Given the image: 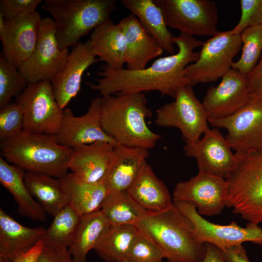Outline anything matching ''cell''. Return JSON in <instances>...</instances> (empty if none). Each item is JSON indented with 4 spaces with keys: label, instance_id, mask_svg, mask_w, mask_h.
<instances>
[{
    "label": "cell",
    "instance_id": "cell-1",
    "mask_svg": "<svg viewBox=\"0 0 262 262\" xmlns=\"http://www.w3.org/2000/svg\"><path fill=\"white\" fill-rule=\"evenodd\" d=\"M173 43L178 47L176 53L159 58L143 69H114L104 64L97 73L100 78L96 83L88 85L102 96L158 91L174 98L180 87L191 85L185 69L198 59L199 52L194 50L204 42L180 33L174 36Z\"/></svg>",
    "mask_w": 262,
    "mask_h": 262
},
{
    "label": "cell",
    "instance_id": "cell-2",
    "mask_svg": "<svg viewBox=\"0 0 262 262\" xmlns=\"http://www.w3.org/2000/svg\"><path fill=\"white\" fill-rule=\"evenodd\" d=\"M101 124L104 131L118 145L153 148L162 136L153 131L146 120L151 116L144 93L102 96Z\"/></svg>",
    "mask_w": 262,
    "mask_h": 262
},
{
    "label": "cell",
    "instance_id": "cell-3",
    "mask_svg": "<svg viewBox=\"0 0 262 262\" xmlns=\"http://www.w3.org/2000/svg\"><path fill=\"white\" fill-rule=\"evenodd\" d=\"M135 226L162 249L168 262H201L204 258L206 244L196 240L192 223L173 204L147 212Z\"/></svg>",
    "mask_w": 262,
    "mask_h": 262
},
{
    "label": "cell",
    "instance_id": "cell-4",
    "mask_svg": "<svg viewBox=\"0 0 262 262\" xmlns=\"http://www.w3.org/2000/svg\"><path fill=\"white\" fill-rule=\"evenodd\" d=\"M0 149L5 160L26 172L60 179L67 173L73 148L60 145L55 135L23 130L0 141Z\"/></svg>",
    "mask_w": 262,
    "mask_h": 262
},
{
    "label": "cell",
    "instance_id": "cell-5",
    "mask_svg": "<svg viewBox=\"0 0 262 262\" xmlns=\"http://www.w3.org/2000/svg\"><path fill=\"white\" fill-rule=\"evenodd\" d=\"M116 2V0H46L41 7L52 17L59 46L68 49L110 20Z\"/></svg>",
    "mask_w": 262,
    "mask_h": 262
},
{
    "label": "cell",
    "instance_id": "cell-6",
    "mask_svg": "<svg viewBox=\"0 0 262 262\" xmlns=\"http://www.w3.org/2000/svg\"><path fill=\"white\" fill-rule=\"evenodd\" d=\"M237 161L225 179L226 206L248 222L262 223V152L236 153Z\"/></svg>",
    "mask_w": 262,
    "mask_h": 262
},
{
    "label": "cell",
    "instance_id": "cell-7",
    "mask_svg": "<svg viewBox=\"0 0 262 262\" xmlns=\"http://www.w3.org/2000/svg\"><path fill=\"white\" fill-rule=\"evenodd\" d=\"M242 47L240 35L233 34L230 30L219 32L207 40L198 59L185 69L191 85L221 78L232 68L233 60Z\"/></svg>",
    "mask_w": 262,
    "mask_h": 262
},
{
    "label": "cell",
    "instance_id": "cell-8",
    "mask_svg": "<svg viewBox=\"0 0 262 262\" xmlns=\"http://www.w3.org/2000/svg\"><path fill=\"white\" fill-rule=\"evenodd\" d=\"M174 99L157 110L156 125L178 129L185 142L197 141L209 128V117L202 102L190 85L180 87Z\"/></svg>",
    "mask_w": 262,
    "mask_h": 262
},
{
    "label": "cell",
    "instance_id": "cell-9",
    "mask_svg": "<svg viewBox=\"0 0 262 262\" xmlns=\"http://www.w3.org/2000/svg\"><path fill=\"white\" fill-rule=\"evenodd\" d=\"M162 9L167 27L180 33L213 37L217 30V5L212 0H155Z\"/></svg>",
    "mask_w": 262,
    "mask_h": 262
},
{
    "label": "cell",
    "instance_id": "cell-10",
    "mask_svg": "<svg viewBox=\"0 0 262 262\" xmlns=\"http://www.w3.org/2000/svg\"><path fill=\"white\" fill-rule=\"evenodd\" d=\"M15 101L23 112L24 131L40 134L57 133L64 110L54 97L50 82L28 83Z\"/></svg>",
    "mask_w": 262,
    "mask_h": 262
},
{
    "label": "cell",
    "instance_id": "cell-11",
    "mask_svg": "<svg viewBox=\"0 0 262 262\" xmlns=\"http://www.w3.org/2000/svg\"><path fill=\"white\" fill-rule=\"evenodd\" d=\"M173 204L192 223L195 236L201 243L213 244L222 250L246 242L262 246V228L258 224L248 222L245 228L234 221L227 225L216 224L199 214L193 203L178 201Z\"/></svg>",
    "mask_w": 262,
    "mask_h": 262
},
{
    "label": "cell",
    "instance_id": "cell-12",
    "mask_svg": "<svg viewBox=\"0 0 262 262\" xmlns=\"http://www.w3.org/2000/svg\"><path fill=\"white\" fill-rule=\"evenodd\" d=\"M69 54L68 49L61 48L57 42L53 20L42 18L35 49L18 69L28 83L51 82L64 67Z\"/></svg>",
    "mask_w": 262,
    "mask_h": 262
},
{
    "label": "cell",
    "instance_id": "cell-13",
    "mask_svg": "<svg viewBox=\"0 0 262 262\" xmlns=\"http://www.w3.org/2000/svg\"><path fill=\"white\" fill-rule=\"evenodd\" d=\"M209 123L227 130L225 138L236 153L262 152V98L250 102L229 117L209 119Z\"/></svg>",
    "mask_w": 262,
    "mask_h": 262
},
{
    "label": "cell",
    "instance_id": "cell-14",
    "mask_svg": "<svg viewBox=\"0 0 262 262\" xmlns=\"http://www.w3.org/2000/svg\"><path fill=\"white\" fill-rule=\"evenodd\" d=\"M227 185L225 179L198 172L189 180L180 181L173 193V202L193 203L201 215L220 214L226 207Z\"/></svg>",
    "mask_w": 262,
    "mask_h": 262
},
{
    "label": "cell",
    "instance_id": "cell-15",
    "mask_svg": "<svg viewBox=\"0 0 262 262\" xmlns=\"http://www.w3.org/2000/svg\"><path fill=\"white\" fill-rule=\"evenodd\" d=\"M196 141L185 142L186 156L196 161L198 172L226 179L234 167L237 157L227 140L217 128L208 129Z\"/></svg>",
    "mask_w": 262,
    "mask_h": 262
},
{
    "label": "cell",
    "instance_id": "cell-16",
    "mask_svg": "<svg viewBox=\"0 0 262 262\" xmlns=\"http://www.w3.org/2000/svg\"><path fill=\"white\" fill-rule=\"evenodd\" d=\"M101 106V98L98 97L91 100L87 111L82 116H74L70 109L66 108L61 127L55 135L58 143L72 148L97 142L118 145L102 128Z\"/></svg>",
    "mask_w": 262,
    "mask_h": 262
},
{
    "label": "cell",
    "instance_id": "cell-17",
    "mask_svg": "<svg viewBox=\"0 0 262 262\" xmlns=\"http://www.w3.org/2000/svg\"><path fill=\"white\" fill-rule=\"evenodd\" d=\"M221 79L218 85L207 89L203 99L209 119L229 117L250 101L247 75L231 68Z\"/></svg>",
    "mask_w": 262,
    "mask_h": 262
},
{
    "label": "cell",
    "instance_id": "cell-18",
    "mask_svg": "<svg viewBox=\"0 0 262 262\" xmlns=\"http://www.w3.org/2000/svg\"><path fill=\"white\" fill-rule=\"evenodd\" d=\"M41 18L39 13L6 20L0 33L1 54L17 69L31 55L36 46Z\"/></svg>",
    "mask_w": 262,
    "mask_h": 262
},
{
    "label": "cell",
    "instance_id": "cell-19",
    "mask_svg": "<svg viewBox=\"0 0 262 262\" xmlns=\"http://www.w3.org/2000/svg\"><path fill=\"white\" fill-rule=\"evenodd\" d=\"M98 60L89 40L73 47L64 67L50 82L54 97L62 109L79 92L85 71Z\"/></svg>",
    "mask_w": 262,
    "mask_h": 262
},
{
    "label": "cell",
    "instance_id": "cell-20",
    "mask_svg": "<svg viewBox=\"0 0 262 262\" xmlns=\"http://www.w3.org/2000/svg\"><path fill=\"white\" fill-rule=\"evenodd\" d=\"M115 147L106 142L76 147L73 148L68 169L86 182H104Z\"/></svg>",
    "mask_w": 262,
    "mask_h": 262
},
{
    "label": "cell",
    "instance_id": "cell-21",
    "mask_svg": "<svg viewBox=\"0 0 262 262\" xmlns=\"http://www.w3.org/2000/svg\"><path fill=\"white\" fill-rule=\"evenodd\" d=\"M118 24L126 41V69H143L149 61L163 54L164 50L158 42L135 16L129 15L122 18Z\"/></svg>",
    "mask_w": 262,
    "mask_h": 262
},
{
    "label": "cell",
    "instance_id": "cell-22",
    "mask_svg": "<svg viewBox=\"0 0 262 262\" xmlns=\"http://www.w3.org/2000/svg\"><path fill=\"white\" fill-rule=\"evenodd\" d=\"M149 150L117 145L104 179L109 192L128 191L149 156Z\"/></svg>",
    "mask_w": 262,
    "mask_h": 262
},
{
    "label": "cell",
    "instance_id": "cell-23",
    "mask_svg": "<svg viewBox=\"0 0 262 262\" xmlns=\"http://www.w3.org/2000/svg\"><path fill=\"white\" fill-rule=\"evenodd\" d=\"M46 229L25 227L0 208V262H12L33 248L42 239Z\"/></svg>",
    "mask_w": 262,
    "mask_h": 262
},
{
    "label": "cell",
    "instance_id": "cell-24",
    "mask_svg": "<svg viewBox=\"0 0 262 262\" xmlns=\"http://www.w3.org/2000/svg\"><path fill=\"white\" fill-rule=\"evenodd\" d=\"M90 42L99 61L114 69L123 68L126 64L127 44L123 31L111 20L98 26L91 33Z\"/></svg>",
    "mask_w": 262,
    "mask_h": 262
},
{
    "label": "cell",
    "instance_id": "cell-25",
    "mask_svg": "<svg viewBox=\"0 0 262 262\" xmlns=\"http://www.w3.org/2000/svg\"><path fill=\"white\" fill-rule=\"evenodd\" d=\"M70 206L81 216L100 210L109 193L104 182L88 183L72 172L59 179Z\"/></svg>",
    "mask_w": 262,
    "mask_h": 262
},
{
    "label": "cell",
    "instance_id": "cell-26",
    "mask_svg": "<svg viewBox=\"0 0 262 262\" xmlns=\"http://www.w3.org/2000/svg\"><path fill=\"white\" fill-rule=\"evenodd\" d=\"M127 192L131 198L147 212L161 211L173 204L167 188L147 162Z\"/></svg>",
    "mask_w": 262,
    "mask_h": 262
},
{
    "label": "cell",
    "instance_id": "cell-27",
    "mask_svg": "<svg viewBox=\"0 0 262 262\" xmlns=\"http://www.w3.org/2000/svg\"><path fill=\"white\" fill-rule=\"evenodd\" d=\"M25 172L0 157V182L14 196L18 213L36 221L45 222L46 213L29 191L24 182Z\"/></svg>",
    "mask_w": 262,
    "mask_h": 262
},
{
    "label": "cell",
    "instance_id": "cell-28",
    "mask_svg": "<svg viewBox=\"0 0 262 262\" xmlns=\"http://www.w3.org/2000/svg\"><path fill=\"white\" fill-rule=\"evenodd\" d=\"M120 2L138 19L164 50L170 55L175 53L174 36L168 30L163 11L155 0H121Z\"/></svg>",
    "mask_w": 262,
    "mask_h": 262
},
{
    "label": "cell",
    "instance_id": "cell-29",
    "mask_svg": "<svg viewBox=\"0 0 262 262\" xmlns=\"http://www.w3.org/2000/svg\"><path fill=\"white\" fill-rule=\"evenodd\" d=\"M24 182L31 195L46 213L53 217L68 204L59 179L26 172Z\"/></svg>",
    "mask_w": 262,
    "mask_h": 262
},
{
    "label": "cell",
    "instance_id": "cell-30",
    "mask_svg": "<svg viewBox=\"0 0 262 262\" xmlns=\"http://www.w3.org/2000/svg\"><path fill=\"white\" fill-rule=\"evenodd\" d=\"M110 226L100 211L82 216L74 240L68 248L73 262H87L88 253Z\"/></svg>",
    "mask_w": 262,
    "mask_h": 262
},
{
    "label": "cell",
    "instance_id": "cell-31",
    "mask_svg": "<svg viewBox=\"0 0 262 262\" xmlns=\"http://www.w3.org/2000/svg\"><path fill=\"white\" fill-rule=\"evenodd\" d=\"M139 232L134 225H111L94 249L106 262H119L125 259Z\"/></svg>",
    "mask_w": 262,
    "mask_h": 262
},
{
    "label": "cell",
    "instance_id": "cell-32",
    "mask_svg": "<svg viewBox=\"0 0 262 262\" xmlns=\"http://www.w3.org/2000/svg\"><path fill=\"white\" fill-rule=\"evenodd\" d=\"M111 225H135L147 212L139 206L127 191L109 192L100 209Z\"/></svg>",
    "mask_w": 262,
    "mask_h": 262
},
{
    "label": "cell",
    "instance_id": "cell-33",
    "mask_svg": "<svg viewBox=\"0 0 262 262\" xmlns=\"http://www.w3.org/2000/svg\"><path fill=\"white\" fill-rule=\"evenodd\" d=\"M82 216L68 204L53 216L46 229L42 242L44 246L68 248L76 236Z\"/></svg>",
    "mask_w": 262,
    "mask_h": 262
},
{
    "label": "cell",
    "instance_id": "cell-34",
    "mask_svg": "<svg viewBox=\"0 0 262 262\" xmlns=\"http://www.w3.org/2000/svg\"><path fill=\"white\" fill-rule=\"evenodd\" d=\"M242 41V54L232 68L244 75L254 69L262 55V25L249 27L240 34Z\"/></svg>",
    "mask_w": 262,
    "mask_h": 262
},
{
    "label": "cell",
    "instance_id": "cell-35",
    "mask_svg": "<svg viewBox=\"0 0 262 262\" xmlns=\"http://www.w3.org/2000/svg\"><path fill=\"white\" fill-rule=\"evenodd\" d=\"M28 83L18 69L1 54L0 56V109L12 102Z\"/></svg>",
    "mask_w": 262,
    "mask_h": 262
},
{
    "label": "cell",
    "instance_id": "cell-36",
    "mask_svg": "<svg viewBox=\"0 0 262 262\" xmlns=\"http://www.w3.org/2000/svg\"><path fill=\"white\" fill-rule=\"evenodd\" d=\"M164 258L162 249L140 231L125 260L128 262H162Z\"/></svg>",
    "mask_w": 262,
    "mask_h": 262
},
{
    "label": "cell",
    "instance_id": "cell-37",
    "mask_svg": "<svg viewBox=\"0 0 262 262\" xmlns=\"http://www.w3.org/2000/svg\"><path fill=\"white\" fill-rule=\"evenodd\" d=\"M24 114L20 106L12 102L0 109V140L13 137L23 130Z\"/></svg>",
    "mask_w": 262,
    "mask_h": 262
},
{
    "label": "cell",
    "instance_id": "cell-38",
    "mask_svg": "<svg viewBox=\"0 0 262 262\" xmlns=\"http://www.w3.org/2000/svg\"><path fill=\"white\" fill-rule=\"evenodd\" d=\"M241 15L237 24L230 30L240 35L246 28L262 25V0H240Z\"/></svg>",
    "mask_w": 262,
    "mask_h": 262
},
{
    "label": "cell",
    "instance_id": "cell-39",
    "mask_svg": "<svg viewBox=\"0 0 262 262\" xmlns=\"http://www.w3.org/2000/svg\"><path fill=\"white\" fill-rule=\"evenodd\" d=\"M42 0H0V13L11 20L35 13Z\"/></svg>",
    "mask_w": 262,
    "mask_h": 262
},
{
    "label": "cell",
    "instance_id": "cell-40",
    "mask_svg": "<svg viewBox=\"0 0 262 262\" xmlns=\"http://www.w3.org/2000/svg\"><path fill=\"white\" fill-rule=\"evenodd\" d=\"M36 262H73L68 248L43 246Z\"/></svg>",
    "mask_w": 262,
    "mask_h": 262
},
{
    "label": "cell",
    "instance_id": "cell-41",
    "mask_svg": "<svg viewBox=\"0 0 262 262\" xmlns=\"http://www.w3.org/2000/svg\"><path fill=\"white\" fill-rule=\"evenodd\" d=\"M250 101L262 98V55L254 69L247 75Z\"/></svg>",
    "mask_w": 262,
    "mask_h": 262
},
{
    "label": "cell",
    "instance_id": "cell-42",
    "mask_svg": "<svg viewBox=\"0 0 262 262\" xmlns=\"http://www.w3.org/2000/svg\"><path fill=\"white\" fill-rule=\"evenodd\" d=\"M222 251L227 262H250L242 245L228 247Z\"/></svg>",
    "mask_w": 262,
    "mask_h": 262
},
{
    "label": "cell",
    "instance_id": "cell-43",
    "mask_svg": "<svg viewBox=\"0 0 262 262\" xmlns=\"http://www.w3.org/2000/svg\"><path fill=\"white\" fill-rule=\"evenodd\" d=\"M206 246V253L201 262H227L221 249L209 243Z\"/></svg>",
    "mask_w": 262,
    "mask_h": 262
},
{
    "label": "cell",
    "instance_id": "cell-44",
    "mask_svg": "<svg viewBox=\"0 0 262 262\" xmlns=\"http://www.w3.org/2000/svg\"><path fill=\"white\" fill-rule=\"evenodd\" d=\"M43 246V242L40 241L28 252L19 256L12 262H36Z\"/></svg>",
    "mask_w": 262,
    "mask_h": 262
},
{
    "label": "cell",
    "instance_id": "cell-45",
    "mask_svg": "<svg viewBox=\"0 0 262 262\" xmlns=\"http://www.w3.org/2000/svg\"><path fill=\"white\" fill-rule=\"evenodd\" d=\"M127 262V261L126 260H122V261H120V262Z\"/></svg>",
    "mask_w": 262,
    "mask_h": 262
}]
</instances>
